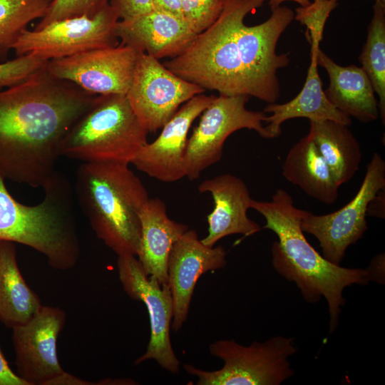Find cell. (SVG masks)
<instances>
[{
  "label": "cell",
  "mask_w": 385,
  "mask_h": 385,
  "mask_svg": "<svg viewBox=\"0 0 385 385\" xmlns=\"http://www.w3.org/2000/svg\"><path fill=\"white\" fill-rule=\"evenodd\" d=\"M96 96L53 77L46 66L0 91V176L42 188L57 171L63 139Z\"/></svg>",
  "instance_id": "6da1fadb"
},
{
  "label": "cell",
  "mask_w": 385,
  "mask_h": 385,
  "mask_svg": "<svg viewBox=\"0 0 385 385\" xmlns=\"http://www.w3.org/2000/svg\"><path fill=\"white\" fill-rule=\"evenodd\" d=\"M251 208L265 217L263 228L272 230L278 237L272 246L274 268L297 284L306 302L316 303L322 297L326 299L329 333H332L345 304L344 289L354 284L367 285L371 281L367 268L342 267L322 256L302 230L304 210L294 206L292 197L286 190L277 189L270 201L252 200Z\"/></svg>",
  "instance_id": "7a4b0ae2"
},
{
  "label": "cell",
  "mask_w": 385,
  "mask_h": 385,
  "mask_svg": "<svg viewBox=\"0 0 385 385\" xmlns=\"http://www.w3.org/2000/svg\"><path fill=\"white\" fill-rule=\"evenodd\" d=\"M74 190L98 238L118 256H137L140 213L150 197L128 164L83 163L77 170Z\"/></svg>",
  "instance_id": "3957f363"
},
{
  "label": "cell",
  "mask_w": 385,
  "mask_h": 385,
  "mask_svg": "<svg viewBox=\"0 0 385 385\" xmlns=\"http://www.w3.org/2000/svg\"><path fill=\"white\" fill-rule=\"evenodd\" d=\"M42 188L43 200L26 205L11 196L0 176V240L28 246L42 254L51 268L68 270L80 256L73 191L58 171Z\"/></svg>",
  "instance_id": "277c9868"
},
{
  "label": "cell",
  "mask_w": 385,
  "mask_h": 385,
  "mask_svg": "<svg viewBox=\"0 0 385 385\" xmlns=\"http://www.w3.org/2000/svg\"><path fill=\"white\" fill-rule=\"evenodd\" d=\"M266 0H227L217 19L163 64L180 78L220 95L250 96L236 36L246 16Z\"/></svg>",
  "instance_id": "5b68a950"
},
{
  "label": "cell",
  "mask_w": 385,
  "mask_h": 385,
  "mask_svg": "<svg viewBox=\"0 0 385 385\" xmlns=\"http://www.w3.org/2000/svg\"><path fill=\"white\" fill-rule=\"evenodd\" d=\"M126 95H98L63 139L61 156L129 164L148 143Z\"/></svg>",
  "instance_id": "8992f818"
},
{
  "label": "cell",
  "mask_w": 385,
  "mask_h": 385,
  "mask_svg": "<svg viewBox=\"0 0 385 385\" xmlns=\"http://www.w3.org/2000/svg\"><path fill=\"white\" fill-rule=\"evenodd\" d=\"M293 338L277 336L245 346L234 340H218L210 344V353L224 361L215 371L184 364L186 372L197 377V385H279L292 377L289 356L297 351Z\"/></svg>",
  "instance_id": "52a82bcc"
},
{
  "label": "cell",
  "mask_w": 385,
  "mask_h": 385,
  "mask_svg": "<svg viewBox=\"0 0 385 385\" xmlns=\"http://www.w3.org/2000/svg\"><path fill=\"white\" fill-rule=\"evenodd\" d=\"M249 98L247 95L214 96L188 140L184 168L190 180L199 178L202 171L220 160L225 140L235 131L246 128L263 138H272L263 125L267 114L248 110Z\"/></svg>",
  "instance_id": "ba28073f"
},
{
  "label": "cell",
  "mask_w": 385,
  "mask_h": 385,
  "mask_svg": "<svg viewBox=\"0 0 385 385\" xmlns=\"http://www.w3.org/2000/svg\"><path fill=\"white\" fill-rule=\"evenodd\" d=\"M119 17L108 3L92 17L75 16L53 21L35 31L24 30L13 46L16 56L33 53L49 61L119 44Z\"/></svg>",
  "instance_id": "9c48e42d"
},
{
  "label": "cell",
  "mask_w": 385,
  "mask_h": 385,
  "mask_svg": "<svg viewBox=\"0 0 385 385\" xmlns=\"http://www.w3.org/2000/svg\"><path fill=\"white\" fill-rule=\"evenodd\" d=\"M385 188V161L375 152L366 167L362 183L355 196L341 209L325 215L304 211L301 227L319 242L323 257L339 265L346 249L361 240L366 231L369 202Z\"/></svg>",
  "instance_id": "30bf717a"
},
{
  "label": "cell",
  "mask_w": 385,
  "mask_h": 385,
  "mask_svg": "<svg viewBox=\"0 0 385 385\" xmlns=\"http://www.w3.org/2000/svg\"><path fill=\"white\" fill-rule=\"evenodd\" d=\"M265 21L247 26L242 22L237 32L239 55L250 89V96L267 103L280 97L277 72L290 63L289 53L277 54V42L294 20V12L288 6L271 9Z\"/></svg>",
  "instance_id": "8fae6325"
},
{
  "label": "cell",
  "mask_w": 385,
  "mask_h": 385,
  "mask_svg": "<svg viewBox=\"0 0 385 385\" xmlns=\"http://www.w3.org/2000/svg\"><path fill=\"white\" fill-rule=\"evenodd\" d=\"M135 255L118 256L119 280L129 297L146 306L150 337L146 351L134 364L155 360L163 369L178 374L180 361L173 349L170 331L173 317V302L168 284H160L154 276L147 275Z\"/></svg>",
  "instance_id": "7c38bea8"
},
{
  "label": "cell",
  "mask_w": 385,
  "mask_h": 385,
  "mask_svg": "<svg viewBox=\"0 0 385 385\" xmlns=\"http://www.w3.org/2000/svg\"><path fill=\"white\" fill-rule=\"evenodd\" d=\"M205 89L185 81L158 59L142 53L126 97L148 133L160 129L180 106Z\"/></svg>",
  "instance_id": "4fadbf2b"
},
{
  "label": "cell",
  "mask_w": 385,
  "mask_h": 385,
  "mask_svg": "<svg viewBox=\"0 0 385 385\" xmlns=\"http://www.w3.org/2000/svg\"><path fill=\"white\" fill-rule=\"evenodd\" d=\"M142 53L120 43L49 60L46 69L94 95H126Z\"/></svg>",
  "instance_id": "5bb4252c"
},
{
  "label": "cell",
  "mask_w": 385,
  "mask_h": 385,
  "mask_svg": "<svg viewBox=\"0 0 385 385\" xmlns=\"http://www.w3.org/2000/svg\"><path fill=\"white\" fill-rule=\"evenodd\" d=\"M66 318L62 309L43 305L27 322L12 328L16 374L28 385H48L64 371L56 343Z\"/></svg>",
  "instance_id": "9a60e30c"
},
{
  "label": "cell",
  "mask_w": 385,
  "mask_h": 385,
  "mask_svg": "<svg viewBox=\"0 0 385 385\" xmlns=\"http://www.w3.org/2000/svg\"><path fill=\"white\" fill-rule=\"evenodd\" d=\"M213 97L200 93L183 104L163 125L158 137L147 143L131 163L138 170L164 183L185 177L184 160L189 130Z\"/></svg>",
  "instance_id": "2e32d148"
},
{
  "label": "cell",
  "mask_w": 385,
  "mask_h": 385,
  "mask_svg": "<svg viewBox=\"0 0 385 385\" xmlns=\"http://www.w3.org/2000/svg\"><path fill=\"white\" fill-rule=\"evenodd\" d=\"M223 247H209L194 230H188L173 244L168 265V284L173 302L171 328L178 332L188 319L195 287L207 272L223 268L226 264Z\"/></svg>",
  "instance_id": "e0dca14e"
},
{
  "label": "cell",
  "mask_w": 385,
  "mask_h": 385,
  "mask_svg": "<svg viewBox=\"0 0 385 385\" xmlns=\"http://www.w3.org/2000/svg\"><path fill=\"white\" fill-rule=\"evenodd\" d=\"M200 193L211 194L214 207L207 215V235L201 240L209 247L223 237L242 234L251 236L262 230L247 216L252 200L247 186L240 178L225 173L203 180L197 187Z\"/></svg>",
  "instance_id": "ac0fdd59"
},
{
  "label": "cell",
  "mask_w": 385,
  "mask_h": 385,
  "mask_svg": "<svg viewBox=\"0 0 385 385\" xmlns=\"http://www.w3.org/2000/svg\"><path fill=\"white\" fill-rule=\"evenodd\" d=\"M115 33L120 43L158 60L179 55L197 36L183 19L155 9L119 20Z\"/></svg>",
  "instance_id": "d6986e66"
},
{
  "label": "cell",
  "mask_w": 385,
  "mask_h": 385,
  "mask_svg": "<svg viewBox=\"0 0 385 385\" xmlns=\"http://www.w3.org/2000/svg\"><path fill=\"white\" fill-rule=\"evenodd\" d=\"M317 61V65L324 68L329 76V84L324 91L334 106L362 123L378 119V100L371 82L361 67L340 66L320 48Z\"/></svg>",
  "instance_id": "ffe728a7"
},
{
  "label": "cell",
  "mask_w": 385,
  "mask_h": 385,
  "mask_svg": "<svg viewBox=\"0 0 385 385\" xmlns=\"http://www.w3.org/2000/svg\"><path fill=\"white\" fill-rule=\"evenodd\" d=\"M141 237L136 257L145 273L168 284V259L174 242L189 228L170 219L159 198H149L140 213Z\"/></svg>",
  "instance_id": "44dd1931"
},
{
  "label": "cell",
  "mask_w": 385,
  "mask_h": 385,
  "mask_svg": "<svg viewBox=\"0 0 385 385\" xmlns=\"http://www.w3.org/2000/svg\"><path fill=\"white\" fill-rule=\"evenodd\" d=\"M320 48H311L310 63L305 83L300 92L284 103H268L264 108L267 115L266 129L272 138L279 137L282 123L289 119L305 118L309 120H329L346 125H351V117L338 110L327 99L318 73L317 52Z\"/></svg>",
  "instance_id": "7402d4cb"
},
{
  "label": "cell",
  "mask_w": 385,
  "mask_h": 385,
  "mask_svg": "<svg viewBox=\"0 0 385 385\" xmlns=\"http://www.w3.org/2000/svg\"><path fill=\"white\" fill-rule=\"evenodd\" d=\"M282 175L319 202L330 205L338 200L339 186L309 133L288 151Z\"/></svg>",
  "instance_id": "603a6c76"
},
{
  "label": "cell",
  "mask_w": 385,
  "mask_h": 385,
  "mask_svg": "<svg viewBox=\"0 0 385 385\" xmlns=\"http://www.w3.org/2000/svg\"><path fill=\"white\" fill-rule=\"evenodd\" d=\"M42 306L21 275L15 243L0 240V322L12 329L27 322Z\"/></svg>",
  "instance_id": "cb8c5ba5"
},
{
  "label": "cell",
  "mask_w": 385,
  "mask_h": 385,
  "mask_svg": "<svg viewBox=\"0 0 385 385\" xmlns=\"http://www.w3.org/2000/svg\"><path fill=\"white\" fill-rule=\"evenodd\" d=\"M309 133L339 186L350 181L359 168L362 154L349 126L329 120H309Z\"/></svg>",
  "instance_id": "d4e9b609"
},
{
  "label": "cell",
  "mask_w": 385,
  "mask_h": 385,
  "mask_svg": "<svg viewBox=\"0 0 385 385\" xmlns=\"http://www.w3.org/2000/svg\"><path fill=\"white\" fill-rule=\"evenodd\" d=\"M374 14L359 61L370 79L379 100V115L385 123V4L374 2Z\"/></svg>",
  "instance_id": "484cf974"
},
{
  "label": "cell",
  "mask_w": 385,
  "mask_h": 385,
  "mask_svg": "<svg viewBox=\"0 0 385 385\" xmlns=\"http://www.w3.org/2000/svg\"><path fill=\"white\" fill-rule=\"evenodd\" d=\"M53 0H0V61H5L28 24L42 19Z\"/></svg>",
  "instance_id": "4316f807"
},
{
  "label": "cell",
  "mask_w": 385,
  "mask_h": 385,
  "mask_svg": "<svg viewBox=\"0 0 385 385\" xmlns=\"http://www.w3.org/2000/svg\"><path fill=\"white\" fill-rule=\"evenodd\" d=\"M337 5L338 0H315L296 8L294 19L307 27L306 38L311 48L319 47L327 20Z\"/></svg>",
  "instance_id": "83f0119b"
},
{
  "label": "cell",
  "mask_w": 385,
  "mask_h": 385,
  "mask_svg": "<svg viewBox=\"0 0 385 385\" xmlns=\"http://www.w3.org/2000/svg\"><path fill=\"white\" fill-rule=\"evenodd\" d=\"M108 3V0H53L45 16L34 30H39L53 21L71 17H92Z\"/></svg>",
  "instance_id": "f1b7e54d"
},
{
  "label": "cell",
  "mask_w": 385,
  "mask_h": 385,
  "mask_svg": "<svg viewBox=\"0 0 385 385\" xmlns=\"http://www.w3.org/2000/svg\"><path fill=\"white\" fill-rule=\"evenodd\" d=\"M227 0H181L183 16L189 27L198 34L220 16Z\"/></svg>",
  "instance_id": "f546056e"
},
{
  "label": "cell",
  "mask_w": 385,
  "mask_h": 385,
  "mask_svg": "<svg viewBox=\"0 0 385 385\" xmlns=\"http://www.w3.org/2000/svg\"><path fill=\"white\" fill-rule=\"evenodd\" d=\"M47 61L29 53L0 63V91L25 81L43 68Z\"/></svg>",
  "instance_id": "4dcf8cb0"
},
{
  "label": "cell",
  "mask_w": 385,
  "mask_h": 385,
  "mask_svg": "<svg viewBox=\"0 0 385 385\" xmlns=\"http://www.w3.org/2000/svg\"><path fill=\"white\" fill-rule=\"evenodd\" d=\"M119 19L128 20L153 9L152 0H111Z\"/></svg>",
  "instance_id": "1f68e13d"
},
{
  "label": "cell",
  "mask_w": 385,
  "mask_h": 385,
  "mask_svg": "<svg viewBox=\"0 0 385 385\" xmlns=\"http://www.w3.org/2000/svg\"><path fill=\"white\" fill-rule=\"evenodd\" d=\"M0 385H28L10 368L0 348Z\"/></svg>",
  "instance_id": "d6a6232c"
},
{
  "label": "cell",
  "mask_w": 385,
  "mask_h": 385,
  "mask_svg": "<svg viewBox=\"0 0 385 385\" xmlns=\"http://www.w3.org/2000/svg\"><path fill=\"white\" fill-rule=\"evenodd\" d=\"M369 272L371 281L376 282L379 284H384L385 272V256L384 253L376 255L367 267Z\"/></svg>",
  "instance_id": "836d02e7"
},
{
  "label": "cell",
  "mask_w": 385,
  "mask_h": 385,
  "mask_svg": "<svg viewBox=\"0 0 385 385\" xmlns=\"http://www.w3.org/2000/svg\"><path fill=\"white\" fill-rule=\"evenodd\" d=\"M366 215L381 219L385 217V188L379 190L369 202Z\"/></svg>",
  "instance_id": "e575fe53"
},
{
  "label": "cell",
  "mask_w": 385,
  "mask_h": 385,
  "mask_svg": "<svg viewBox=\"0 0 385 385\" xmlns=\"http://www.w3.org/2000/svg\"><path fill=\"white\" fill-rule=\"evenodd\" d=\"M152 6L153 9L163 11L183 19L181 0H152Z\"/></svg>",
  "instance_id": "d590c367"
},
{
  "label": "cell",
  "mask_w": 385,
  "mask_h": 385,
  "mask_svg": "<svg viewBox=\"0 0 385 385\" xmlns=\"http://www.w3.org/2000/svg\"><path fill=\"white\" fill-rule=\"evenodd\" d=\"M96 383H91L85 381L73 375H71L65 371L57 377L51 380L48 385H91Z\"/></svg>",
  "instance_id": "8d00e7d4"
},
{
  "label": "cell",
  "mask_w": 385,
  "mask_h": 385,
  "mask_svg": "<svg viewBox=\"0 0 385 385\" xmlns=\"http://www.w3.org/2000/svg\"><path fill=\"white\" fill-rule=\"evenodd\" d=\"M291 1L298 3L301 6H305L309 5L311 3L310 0H269V6L270 9H275L279 6L283 2Z\"/></svg>",
  "instance_id": "74e56055"
},
{
  "label": "cell",
  "mask_w": 385,
  "mask_h": 385,
  "mask_svg": "<svg viewBox=\"0 0 385 385\" xmlns=\"http://www.w3.org/2000/svg\"><path fill=\"white\" fill-rule=\"evenodd\" d=\"M313 1H315V0H313ZM374 2H380V3H382V4H385V0H374Z\"/></svg>",
  "instance_id": "f35d334b"
}]
</instances>
